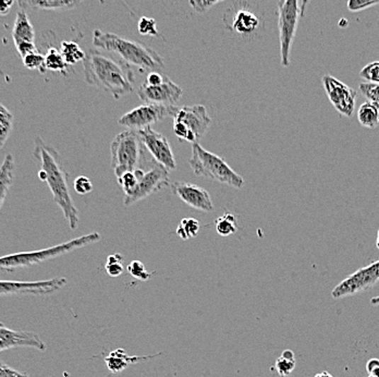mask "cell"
<instances>
[{
  "instance_id": "7a4b0ae2",
  "label": "cell",
  "mask_w": 379,
  "mask_h": 377,
  "mask_svg": "<svg viewBox=\"0 0 379 377\" xmlns=\"http://www.w3.org/2000/svg\"><path fill=\"white\" fill-rule=\"evenodd\" d=\"M83 77L87 85L120 99L133 92L135 76L131 66L123 60L98 50L85 52Z\"/></svg>"
},
{
  "instance_id": "603a6c76",
  "label": "cell",
  "mask_w": 379,
  "mask_h": 377,
  "mask_svg": "<svg viewBox=\"0 0 379 377\" xmlns=\"http://www.w3.org/2000/svg\"><path fill=\"white\" fill-rule=\"evenodd\" d=\"M358 119L363 127L375 129L379 125V107L373 101H364L358 108Z\"/></svg>"
},
{
  "instance_id": "1f68e13d",
  "label": "cell",
  "mask_w": 379,
  "mask_h": 377,
  "mask_svg": "<svg viewBox=\"0 0 379 377\" xmlns=\"http://www.w3.org/2000/svg\"><path fill=\"white\" fill-rule=\"evenodd\" d=\"M128 273L131 276L135 277V279H139V281H149L154 274L149 273L147 269H145V265L141 261H137V259L132 261V262L128 265Z\"/></svg>"
},
{
  "instance_id": "6da1fadb",
  "label": "cell",
  "mask_w": 379,
  "mask_h": 377,
  "mask_svg": "<svg viewBox=\"0 0 379 377\" xmlns=\"http://www.w3.org/2000/svg\"><path fill=\"white\" fill-rule=\"evenodd\" d=\"M33 156L40 165L38 178L48 184L52 198L60 206L69 227L76 230L80 223V213L71 196L68 186L69 174L62 165L60 152L46 143L42 137H34Z\"/></svg>"
},
{
  "instance_id": "9a60e30c",
  "label": "cell",
  "mask_w": 379,
  "mask_h": 377,
  "mask_svg": "<svg viewBox=\"0 0 379 377\" xmlns=\"http://www.w3.org/2000/svg\"><path fill=\"white\" fill-rule=\"evenodd\" d=\"M182 94L183 91L179 85L172 82L167 77H165L163 83L158 85H149L143 82L137 90V96L145 104L165 106H174L181 99Z\"/></svg>"
},
{
  "instance_id": "2e32d148",
  "label": "cell",
  "mask_w": 379,
  "mask_h": 377,
  "mask_svg": "<svg viewBox=\"0 0 379 377\" xmlns=\"http://www.w3.org/2000/svg\"><path fill=\"white\" fill-rule=\"evenodd\" d=\"M172 193L179 196L188 206L202 212L210 213L214 210L212 198L205 188L188 182L176 181L169 184Z\"/></svg>"
},
{
  "instance_id": "52a82bcc",
  "label": "cell",
  "mask_w": 379,
  "mask_h": 377,
  "mask_svg": "<svg viewBox=\"0 0 379 377\" xmlns=\"http://www.w3.org/2000/svg\"><path fill=\"white\" fill-rule=\"evenodd\" d=\"M212 118L203 105L178 107L174 117V133L180 141L198 143L208 133Z\"/></svg>"
},
{
  "instance_id": "d590c367",
  "label": "cell",
  "mask_w": 379,
  "mask_h": 377,
  "mask_svg": "<svg viewBox=\"0 0 379 377\" xmlns=\"http://www.w3.org/2000/svg\"><path fill=\"white\" fill-rule=\"evenodd\" d=\"M379 0H348V9L351 12H360L378 5Z\"/></svg>"
},
{
  "instance_id": "8992f818",
  "label": "cell",
  "mask_w": 379,
  "mask_h": 377,
  "mask_svg": "<svg viewBox=\"0 0 379 377\" xmlns=\"http://www.w3.org/2000/svg\"><path fill=\"white\" fill-rule=\"evenodd\" d=\"M194 174L232 188H241L244 179L227 164L224 158L206 151L198 143L192 144V155L188 159Z\"/></svg>"
},
{
  "instance_id": "74e56055",
  "label": "cell",
  "mask_w": 379,
  "mask_h": 377,
  "mask_svg": "<svg viewBox=\"0 0 379 377\" xmlns=\"http://www.w3.org/2000/svg\"><path fill=\"white\" fill-rule=\"evenodd\" d=\"M74 190L77 193L81 196L90 193L93 191V184L90 178L85 177V176H80L74 180Z\"/></svg>"
},
{
  "instance_id": "b9f144b4",
  "label": "cell",
  "mask_w": 379,
  "mask_h": 377,
  "mask_svg": "<svg viewBox=\"0 0 379 377\" xmlns=\"http://www.w3.org/2000/svg\"><path fill=\"white\" fill-rule=\"evenodd\" d=\"M310 0H301V5H300V12H301V17L305 16L306 8L309 5Z\"/></svg>"
},
{
  "instance_id": "f1b7e54d",
  "label": "cell",
  "mask_w": 379,
  "mask_h": 377,
  "mask_svg": "<svg viewBox=\"0 0 379 377\" xmlns=\"http://www.w3.org/2000/svg\"><path fill=\"white\" fill-rule=\"evenodd\" d=\"M200 229L198 220H194V218H183L178 226L176 234L183 240H188V239L196 238Z\"/></svg>"
},
{
  "instance_id": "f546056e",
  "label": "cell",
  "mask_w": 379,
  "mask_h": 377,
  "mask_svg": "<svg viewBox=\"0 0 379 377\" xmlns=\"http://www.w3.org/2000/svg\"><path fill=\"white\" fill-rule=\"evenodd\" d=\"M23 60L24 67L28 70H38L40 74H45V57L44 55L40 54L38 52H32V54L26 55Z\"/></svg>"
},
{
  "instance_id": "ffe728a7",
  "label": "cell",
  "mask_w": 379,
  "mask_h": 377,
  "mask_svg": "<svg viewBox=\"0 0 379 377\" xmlns=\"http://www.w3.org/2000/svg\"><path fill=\"white\" fill-rule=\"evenodd\" d=\"M84 0H17L21 9L71 10Z\"/></svg>"
},
{
  "instance_id": "60d3db41",
  "label": "cell",
  "mask_w": 379,
  "mask_h": 377,
  "mask_svg": "<svg viewBox=\"0 0 379 377\" xmlns=\"http://www.w3.org/2000/svg\"><path fill=\"white\" fill-rule=\"evenodd\" d=\"M13 4L14 0H0V14L6 16L9 13Z\"/></svg>"
},
{
  "instance_id": "3957f363",
  "label": "cell",
  "mask_w": 379,
  "mask_h": 377,
  "mask_svg": "<svg viewBox=\"0 0 379 377\" xmlns=\"http://www.w3.org/2000/svg\"><path fill=\"white\" fill-rule=\"evenodd\" d=\"M93 45L104 52H115L125 64L141 71H157L165 67L163 57L149 46L98 28L93 32Z\"/></svg>"
},
{
  "instance_id": "ee69618b",
  "label": "cell",
  "mask_w": 379,
  "mask_h": 377,
  "mask_svg": "<svg viewBox=\"0 0 379 377\" xmlns=\"http://www.w3.org/2000/svg\"><path fill=\"white\" fill-rule=\"evenodd\" d=\"M370 304H372V305H375V307L379 305V297L372 298V299H370Z\"/></svg>"
},
{
  "instance_id": "bcb514c9",
  "label": "cell",
  "mask_w": 379,
  "mask_h": 377,
  "mask_svg": "<svg viewBox=\"0 0 379 377\" xmlns=\"http://www.w3.org/2000/svg\"><path fill=\"white\" fill-rule=\"evenodd\" d=\"M368 377H379V376H375V375H370Z\"/></svg>"
},
{
  "instance_id": "ba28073f",
  "label": "cell",
  "mask_w": 379,
  "mask_h": 377,
  "mask_svg": "<svg viewBox=\"0 0 379 377\" xmlns=\"http://www.w3.org/2000/svg\"><path fill=\"white\" fill-rule=\"evenodd\" d=\"M135 172L139 181L135 190L125 196V206H133L170 184L169 170L154 161L153 158L143 167L135 169Z\"/></svg>"
},
{
  "instance_id": "d4e9b609",
  "label": "cell",
  "mask_w": 379,
  "mask_h": 377,
  "mask_svg": "<svg viewBox=\"0 0 379 377\" xmlns=\"http://www.w3.org/2000/svg\"><path fill=\"white\" fill-rule=\"evenodd\" d=\"M13 115L0 103V150L5 147L13 129Z\"/></svg>"
},
{
  "instance_id": "4316f807",
  "label": "cell",
  "mask_w": 379,
  "mask_h": 377,
  "mask_svg": "<svg viewBox=\"0 0 379 377\" xmlns=\"http://www.w3.org/2000/svg\"><path fill=\"white\" fill-rule=\"evenodd\" d=\"M45 69L46 70L60 72V74L67 76L68 74V64L64 62L62 52L57 48H50L46 52L45 56Z\"/></svg>"
},
{
  "instance_id": "8fae6325",
  "label": "cell",
  "mask_w": 379,
  "mask_h": 377,
  "mask_svg": "<svg viewBox=\"0 0 379 377\" xmlns=\"http://www.w3.org/2000/svg\"><path fill=\"white\" fill-rule=\"evenodd\" d=\"M379 283V261L349 275L332 291L334 299H342L366 291Z\"/></svg>"
},
{
  "instance_id": "836d02e7",
  "label": "cell",
  "mask_w": 379,
  "mask_h": 377,
  "mask_svg": "<svg viewBox=\"0 0 379 377\" xmlns=\"http://www.w3.org/2000/svg\"><path fill=\"white\" fill-rule=\"evenodd\" d=\"M137 30L142 35H159L157 28H156V21L152 18L142 17L137 23Z\"/></svg>"
},
{
  "instance_id": "f6af8a7d",
  "label": "cell",
  "mask_w": 379,
  "mask_h": 377,
  "mask_svg": "<svg viewBox=\"0 0 379 377\" xmlns=\"http://www.w3.org/2000/svg\"><path fill=\"white\" fill-rule=\"evenodd\" d=\"M376 248L379 250V230L378 234H377Z\"/></svg>"
},
{
  "instance_id": "e0dca14e",
  "label": "cell",
  "mask_w": 379,
  "mask_h": 377,
  "mask_svg": "<svg viewBox=\"0 0 379 377\" xmlns=\"http://www.w3.org/2000/svg\"><path fill=\"white\" fill-rule=\"evenodd\" d=\"M18 347H30L40 351H45V342L34 332L14 330L0 324V351L18 348Z\"/></svg>"
},
{
  "instance_id": "ab89813d",
  "label": "cell",
  "mask_w": 379,
  "mask_h": 377,
  "mask_svg": "<svg viewBox=\"0 0 379 377\" xmlns=\"http://www.w3.org/2000/svg\"><path fill=\"white\" fill-rule=\"evenodd\" d=\"M164 79H165V77L158 74L157 71H151V72L147 74V79H145L144 83H147V84L149 85H158L160 84V83L164 82Z\"/></svg>"
},
{
  "instance_id": "cb8c5ba5",
  "label": "cell",
  "mask_w": 379,
  "mask_h": 377,
  "mask_svg": "<svg viewBox=\"0 0 379 377\" xmlns=\"http://www.w3.org/2000/svg\"><path fill=\"white\" fill-rule=\"evenodd\" d=\"M62 57L64 62L68 66L78 64L79 62H83L85 57V52L80 47L78 43L74 40H64L60 45Z\"/></svg>"
},
{
  "instance_id": "4fadbf2b",
  "label": "cell",
  "mask_w": 379,
  "mask_h": 377,
  "mask_svg": "<svg viewBox=\"0 0 379 377\" xmlns=\"http://www.w3.org/2000/svg\"><path fill=\"white\" fill-rule=\"evenodd\" d=\"M322 82H323L326 94L334 109L340 115L351 118L356 109L358 92L330 74H325L322 78Z\"/></svg>"
},
{
  "instance_id": "d6a6232c",
  "label": "cell",
  "mask_w": 379,
  "mask_h": 377,
  "mask_svg": "<svg viewBox=\"0 0 379 377\" xmlns=\"http://www.w3.org/2000/svg\"><path fill=\"white\" fill-rule=\"evenodd\" d=\"M360 77L366 81V83L379 84V62H373L366 64L360 71Z\"/></svg>"
},
{
  "instance_id": "7c38bea8",
  "label": "cell",
  "mask_w": 379,
  "mask_h": 377,
  "mask_svg": "<svg viewBox=\"0 0 379 377\" xmlns=\"http://www.w3.org/2000/svg\"><path fill=\"white\" fill-rule=\"evenodd\" d=\"M64 277L38 281H0V296H48L66 287Z\"/></svg>"
},
{
  "instance_id": "f35d334b",
  "label": "cell",
  "mask_w": 379,
  "mask_h": 377,
  "mask_svg": "<svg viewBox=\"0 0 379 377\" xmlns=\"http://www.w3.org/2000/svg\"><path fill=\"white\" fill-rule=\"evenodd\" d=\"M0 377H30L24 373L14 370V368L8 366L5 362L0 360Z\"/></svg>"
},
{
  "instance_id": "5b68a950",
  "label": "cell",
  "mask_w": 379,
  "mask_h": 377,
  "mask_svg": "<svg viewBox=\"0 0 379 377\" xmlns=\"http://www.w3.org/2000/svg\"><path fill=\"white\" fill-rule=\"evenodd\" d=\"M111 169L117 178L125 172L135 171L143 167L151 159V155L144 147L137 130H127L119 133L111 144Z\"/></svg>"
},
{
  "instance_id": "44dd1931",
  "label": "cell",
  "mask_w": 379,
  "mask_h": 377,
  "mask_svg": "<svg viewBox=\"0 0 379 377\" xmlns=\"http://www.w3.org/2000/svg\"><path fill=\"white\" fill-rule=\"evenodd\" d=\"M156 356H129L125 349L113 350L108 356L105 358V364L113 374H118L128 368L129 364H137V361L147 360V359L155 358Z\"/></svg>"
},
{
  "instance_id": "484cf974",
  "label": "cell",
  "mask_w": 379,
  "mask_h": 377,
  "mask_svg": "<svg viewBox=\"0 0 379 377\" xmlns=\"http://www.w3.org/2000/svg\"><path fill=\"white\" fill-rule=\"evenodd\" d=\"M216 231L222 237H229L236 234L239 229L238 218L231 213H225L215 220Z\"/></svg>"
},
{
  "instance_id": "30bf717a",
  "label": "cell",
  "mask_w": 379,
  "mask_h": 377,
  "mask_svg": "<svg viewBox=\"0 0 379 377\" xmlns=\"http://www.w3.org/2000/svg\"><path fill=\"white\" fill-rule=\"evenodd\" d=\"M177 111L178 107L176 106L144 104L125 113L119 119L118 123L131 130H141L152 127L154 123H159L167 117L174 118Z\"/></svg>"
},
{
  "instance_id": "8d00e7d4",
  "label": "cell",
  "mask_w": 379,
  "mask_h": 377,
  "mask_svg": "<svg viewBox=\"0 0 379 377\" xmlns=\"http://www.w3.org/2000/svg\"><path fill=\"white\" fill-rule=\"evenodd\" d=\"M224 0H188V4L191 6L194 11L198 13H204L208 9L216 5V4L222 3Z\"/></svg>"
},
{
  "instance_id": "5bb4252c",
  "label": "cell",
  "mask_w": 379,
  "mask_h": 377,
  "mask_svg": "<svg viewBox=\"0 0 379 377\" xmlns=\"http://www.w3.org/2000/svg\"><path fill=\"white\" fill-rule=\"evenodd\" d=\"M137 131L141 135L144 147L153 157L154 161L167 168L168 170L176 169L177 163L167 137L152 129V127L144 128Z\"/></svg>"
},
{
  "instance_id": "e575fe53",
  "label": "cell",
  "mask_w": 379,
  "mask_h": 377,
  "mask_svg": "<svg viewBox=\"0 0 379 377\" xmlns=\"http://www.w3.org/2000/svg\"><path fill=\"white\" fill-rule=\"evenodd\" d=\"M360 92L363 96L366 97L370 101H373L379 107V84L374 83H362L360 85Z\"/></svg>"
},
{
  "instance_id": "d6986e66",
  "label": "cell",
  "mask_w": 379,
  "mask_h": 377,
  "mask_svg": "<svg viewBox=\"0 0 379 377\" xmlns=\"http://www.w3.org/2000/svg\"><path fill=\"white\" fill-rule=\"evenodd\" d=\"M12 38H13L14 46L24 44V43H34L35 30L24 9L17 12L13 28H12Z\"/></svg>"
},
{
  "instance_id": "7402d4cb",
  "label": "cell",
  "mask_w": 379,
  "mask_h": 377,
  "mask_svg": "<svg viewBox=\"0 0 379 377\" xmlns=\"http://www.w3.org/2000/svg\"><path fill=\"white\" fill-rule=\"evenodd\" d=\"M16 177V164L11 154H7L0 166V210L7 200L8 193Z\"/></svg>"
},
{
  "instance_id": "277c9868",
  "label": "cell",
  "mask_w": 379,
  "mask_h": 377,
  "mask_svg": "<svg viewBox=\"0 0 379 377\" xmlns=\"http://www.w3.org/2000/svg\"><path fill=\"white\" fill-rule=\"evenodd\" d=\"M101 236L98 232H91L82 237L72 239L62 244L54 245L50 248L33 251V252H19L13 254L0 257V271H14L19 269L31 267L33 265L50 261L58 257L74 252L87 245L94 244L101 241Z\"/></svg>"
},
{
  "instance_id": "4dcf8cb0",
  "label": "cell",
  "mask_w": 379,
  "mask_h": 377,
  "mask_svg": "<svg viewBox=\"0 0 379 377\" xmlns=\"http://www.w3.org/2000/svg\"><path fill=\"white\" fill-rule=\"evenodd\" d=\"M123 257L120 253L109 255L107 257L106 269L107 274L111 277H119L123 273Z\"/></svg>"
},
{
  "instance_id": "7dc6e473",
  "label": "cell",
  "mask_w": 379,
  "mask_h": 377,
  "mask_svg": "<svg viewBox=\"0 0 379 377\" xmlns=\"http://www.w3.org/2000/svg\"><path fill=\"white\" fill-rule=\"evenodd\" d=\"M101 1H105V0H101Z\"/></svg>"
},
{
  "instance_id": "7bdbcfd3",
  "label": "cell",
  "mask_w": 379,
  "mask_h": 377,
  "mask_svg": "<svg viewBox=\"0 0 379 377\" xmlns=\"http://www.w3.org/2000/svg\"><path fill=\"white\" fill-rule=\"evenodd\" d=\"M315 377H334L332 374H329V373L326 372V371H324V372L318 373V374L315 375Z\"/></svg>"
},
{
  "instance_id": "ac0fdd59",
  "label": "cell",
  "mask_w": 379,
  "mask_h": 377,
  "mask_svg": "<svg viewBox=\"0 0 379 377\" xmlns=\"http://www.w3.org/2000/svg\"><path fill=\"white\" fill-rule=\"evenodd\" d=\"M226 28L239 35H252L261 26V20L251 8L241 7L233 12L230 20L225 21Z\"/></svg>"
},
{
  "instance_id": "83f0119b",
  "label": "cell",
  "mask_w": 379,
  "mask_h": 377,
  "mask_svg": "<svg viewBox=\"0 0 379 377\" xmlns=\"http://www.w3.org/2000/svg\"><path fill=\"white\" fill-rule=\"evenodd\" d=\"M297 366L295 352L291 350H285L281 356L276 361V368L281 377L291 374Z\"/></svg>"
},
{
  "instance_id": "9c48e42d",
  "label": "cell",
  "mask_w": 379,
  "mask_h": 377,
  "mask_svg": "<svg viewBox=\"0 0 379 377\" xmlns=\"http://www.w3.org/2000/svg\"><path fill=\"white\" fill-rule=\"evenodd\" d=\"M300 0H279L278 30L281 40V64L290 66V54L297 33L298 22L301 17Z\"/></svg>"
}]
</instances>
